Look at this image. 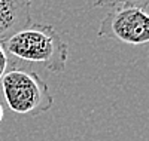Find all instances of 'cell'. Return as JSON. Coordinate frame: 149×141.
Wrapping results in <instances>:
<instances>
[{
	"mask_svg": "<svg viewBox=\"0 0 149 141\" xmlns=\"http://www.w3.org/2000/svg\"><path fill=\"white\" fill-rule=\"evenodd\" d=\"M6 68H8V55L3 49L2 42H0V80H2L3 74L6 73Z\"/></svg>",
	"mask_w": 149,
	"mask_h": 141,
	"instance_id": "6",
	"label": "cell"
},
{
	"mask_svg": "<svg viewBox=\"0 0 149 141\" xmlns=\"http://www.w3.org/2000/svg\"><path fill=\"white\" fill-rule=\"evenodd\" d=\"M6 54L21 61L42 64L51 73H63L69 55V46L52 25L31 24L2 42Z\"/></svg>",
	"mask_w": 149,
	"mask_h": 141,
	"instance_id": "1",
	"label": "cell"
},
{
	"mask_svg": "<svg viewBox=\"0 0 149 141\" xmlns=\"http://www.w3.org/2000/svg\"><path fill=\"white\" fill-rule=\"evenodd\" d=\"M97 34L128 45H148L149 14L145 9L133 6L112 8L102 19Z\"/></svg>",
	"mask_w": 149,
	"mask_h": 141,
	"instance_id": "3",
	"label": "cell"
},
{
	"mask_svg": "<svg viewBox=\"0 0 149 141\" xmlns=\"http://www.w3.org/2000/svg\"><path fill=\"white\" fill-rule=\"evenodd\" d=\"M2 119H3V106L0 104V123H2Z\"/></svg>",
	"mask_w": 149,
	"mask_h": 141,
	"instance_id": "7",
	"label": "cell"
},
{
	"mask_svg": "<svg viewBox=\"0 0 149 141\" xmlns=\"http://www.w3.org/2000/svg\"><path fill=\"white\" fill-rule=\"evenodd\" d=\"M0 88L9 109L18 114L39 116L54 104L46 82L34 71L12 68L3 74Z\"/></svg>",
	"mask_w": 149,
	"mask_h": 141,
	"instance_id": "2",
	"label": "cell"
},
{
	"mask_svg": "<svg viewBox=\"0 0 149 141\" xmlns=\"http://www.w3.org/2000/svg\"><path fill=\"white\" fill-rule=\"evenodd\" d=\"M31 24V0H0V42Z\"/></svg>",
	"mask_w": 149,
	"mask_h": 141,
	"instance_id": "4",
	"label": "cell"
},
{
	"mask_svg": "<svg viewBox=\"0 0 149 141\" xmlns=\"http://www.w3.org/2000/svg\"><path fill=\"white\" fill-rule=\"evenodd\" d=\"M95 6L98 8H121V6H133V8H149V0H97Z\"/></svg>",
	"mask_w": 149,
	"mask_h": 141,
	"instance_id": "5",
	"label": "cell"
}]
</instances>
